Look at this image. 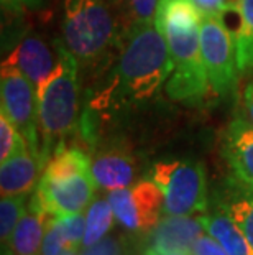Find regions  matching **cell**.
Instances as JSON below:
<instances>
[{
    "label": "cell",
    "mask_w": 253,
    "mask_h": 255,
    "mask_svg": "<svg viewBox=\"0 0 253 255\" xmlns=\"http://www.w3.org/2000/svg\"><path fill=\"white\" fill-rule=\"evenodd\" d=\"M202 17L194 0H158L155 25L173 59V73L165 91L177 102L199 104L211 89L201 50Z\"/></svg>",
    "instance_id": "6da1fadb"
},
{
    "label": "cell",
    "mask_w": 253,
    "mask_h": 255,
    "mask_svg": "<svg viewBox=\"0 0 253 255\" xmlns=\"http://www.w3.org/2000/svg\"><path fill=\"white\" fill-rule=\"evenodd\" d=\"M173 59L163 33L153 23L130 25L112 73V91L125 104H148L166 88Z\"/></svg>",
    "instance_id": "7a4b0ae2"
},
{
    "label": "cell",
    "mask_w": 253,
    "mask_h": 255,
    "mask_svg": "<svg viewBox=\"0 0 253 255\" xmlns=\"http://www.w3.org/2000/svg\"><path fill=\"white\" fill-rule=\"evenodd\" d=\"M36 92L40 106V130L45 138L43 158L46 161L53 143H61L78 121L79 63L66 45L58 46L55 71Z\"/></svg>",
    "instance_id": "3957f363"
},
{
    "label": "cell",
    "mask_w": 253,
    "mask_h": 255,
    "mask_svg": "<svg viewBox=\"0 0 253 255\" xmlns=\"http://www.w3.org/2000/svg\"><path fill=\"white\" fill-rule=\"evenodd\" d=\"M63 35L79 68L99 64L117 38L109 0H64Z\"/></svg>",
    "instance_id": "277c9868"
},
{
    "label": "cell",
    "mask_w": 253,
    "mask_h": 255,
    "mask_svg": "<svg viewBox=\"0 0 253 255\" xmlns=\"http://www.w3.org/2000/svg\"><path fill=\"white\" fill-rule=\"evenodd\" d=\"M152 181L163 193L165 216H194L207 211L204 166L191 160H163L152 168Z\"/></svg>",
    "instance_id": "5b68a950"
},
{
    "label": "cell",
    "mask_w": 253,
    "mask_h": 255,
    "mask_svg": "<svg viewBox=\"0 0 253 255\" xmlns=\"http://www.w3.org/2000/svg\"><path fill=\"white\" fill-rule=\"evenodd\" d=\"M0 96H2V109L0 111L7 114L13 126L25 137L31 153L46 165L38 137L40 106L35 84L15 66L3 61Z\"/></svg>",
    "instance_id": "8992f818"
},
{
    "label": "cell",
    "mask_w": 253,
    "mask_h": 255,
    "mask_svg": "<svg viewBox=\"0 0 253 255\" xmlns=\"http://www.w3.org/2000/svg\"><path fill=\"white\" fill-rule=\"evenodd\" d=\"M201 50L209 84L215 96L232 94L239 81L235 40L222 15H204L201 21Z\"/></svg>",
    "instance_id": "52a82bcc"
},
{
    "label": "cell",
    "mask_w": 253,
    "mask_h": 255,
    "mask_svg": "<svg viewBox=\"0 0 253 255\" xmlns=\"http://www.w3.org/2000/svg\"><path fill=\"white\" fill-rule=\"evenodd\" d=\"M109 203L117 221L128 231L148 232L163 214V193L152 180L109 191Z\"/></svg>",
    "instance_id": "ba28073f"
},
{
    "label": "cell",
    "mask_w": 253,
    "mask_h": 255,
    "mask_svg": "<svg viewBox=\"0 0 253 255\" xmlns=\"http://www.w3.org/2000/svg\"><path fill=\"white\" fill-rule=\"evenodd\" d=\"M95 186L92 170L56 178L41 175L35 193L50 216H71L89 208Z\"/></svg>",
    "instance_id": "9c48e42d"
},
{
    "label": "cell",
    "mask_w": 253,
    "mask_h": 255,
    "mask_svg": "<svg viewBox=\"0 0 253 255\" xmlns=\"http://www.w3.org/2000/svg\"><path fill=\"white\" fill-rule=\"evenodd\" d=\"M201 234L204 227L199 218L165 216L147 232L145 252H189Z\"/></svg>",
    "instance_id": "30bf717a"
},
{
    "label": "cell",
    "mask_w": 253,
    "mask_h": 255,
    "mask_svg": "<svg viewBox=\"0 0 253 255\" xmlns=\"http://www.w3.org/2000/svg\"><path fill=\"white\" fill-rule=\"evenodd\" d=\"M222 155L232 175L253 188V126L245 117H237L225 128Z\"/></svg>",
    "instance_id": "8fae6325"
},
{
    "label": "cell",
    "mask_w": 253,
    "mask_h": 255,
    "mask_svg": "<svg viewBox=\"0 0 253 255\" xmlns=\"http://www.w3.org/2000/svg\"><path fill=\"white\" fill-rule=\"evenodd\" d=\"M5 63L12 64L18 71L23 73L38 91L46 83V79L50 78L51 73L55 71L58 55L55 58L53 50L41 38L26 36L7 56Z\"/></svg>",
    "instance_id": "7c38bea8"
},
{
    "label": "cell",
    "mask_w": 253,
    "mask_h": 255,
    "mask_svg": "<svg viewBox=\"0 0 253 255\" xmlns=\"http://www.w3.org/2000/svg\"><path fill=\"white\" fill-rule=\"evenodd\" d=\"M214 204L234 219L253 249V188L230 175L215 191Z\"/></svg>",
    "instance_id": "4fadbf2b"
},
{
    "label": "cell",
    "mask_w": 253,
    "mask_h": 255,
    "mask_svg": "<svg viewBox=\"0 0 253 255\" xmlns=\"http://www.w3.org/2000/svg\"><path fill=\"white\" fill-rule=\"evenodd\" d=\"M46 209L43 208L36 193L30 198L28 208L21 216L17 227L13 229L7 246L13 255H38L41 252L43 239H45L48 224Z\"/></svg>",
    "instance_id": "5bb4252c"
},
{
    "label": "cell",
    "mask_w": 253,
    "mask_h": 255,
    "mask_svg": "<svg viewBox=\"0 0 253 255\" xmlns=\"http://www.w3.org/2000/svg\"><path fill=\"white\" fill-rule=\"evenodd\" d=\"M45 170V163L36 158L31 151H23L2 161L0 165V193L5 196L30 194L38 186L40 173Z\"/></svg>",
    "instance_id": "9a60e30c"
},
{
    "label": "cell",
    "mask_w": 253,
    "mask_h": 255,
    "mask_svg": "<svg viewBox=\"0 0 253 255\" xmlns=\"http://www.w3.org/2000/svg\"><path fill=\"white\" fill-rule=\"evenodd\" d=\"M92 176L97 186L109 191L132 186L135 180V161L122 150H105L92 160Z\"/></svg>",
    "instance_id": "2e32d148"
},
{
    "label": "cell",
    "mask_w": 253,
    "mask_h": 255,
    "mask_svg": "<svg viewBox=\"0 0 253 255\" xmlns=\"http://www.w3.org/2000/svg\"><path fill=\"white\" fill-rule=\"evenodd\" d=\"M207 234H211L229 255H253V249L230 216L215 206L197 216Z\"/></svg>",
    "instance_id": "e0dca14e"
},
{
    "label": "cell",
    "mask_w": 253,
    "mask_h": 255,
    "mask_svg": "<svg viewBox=\"0 0 253 255\" xmlns=\"http://www.w3.org/2000/svg\"><path fill=\"white\" fill-rule=\"evenodd\" d=\"M239 26L234 35L237 66L240 74L253 71V0H240L239 8Z\"/></svg>",
    "instance_id": "ac0fdd59"
},
{
    "label": "cell",
    "mask_w": 253,
    "mask_h": 255,
    "mask_svg": "<svg viewBox=\"0 0 253 255\" xmlns=\"http://www.w3.org/2000/svg\"><path fill=\"white\" fill-rule=\"evenodd\" d=\"M115 219L117 218L109 199H94L87 208V214H85V232L83 249H87L102 241L107 236V232L114 227Z\"/></svg>",
    "instance_id": "d6986e66"
},
{
    "label": "cell",
    "mask_w": 253,
    "mask_h": 255,
    "mask_svg": "<svg viewBox=\"0 0 253 255\" xmlns=\"http://www.w3.org/2000/svg\"><path fill=\"white\" fill-rule=\"evenodd\" d=\"M30 194H20V196H5L0 201V239L2 244L8 242L13 229L17 227L21 216L25 214L30 203Z\"/></svg>",
    "instance_id": "ffe728a7"
},
{
    "label": "cell",
    "mask_w": 253,
    "mask_h": 255,
    "mask_svg": "<svg viewBox=\"0 0 253 255\" xmlns=\"http://www.w3.org/2000/svg\"><path fill=\"white\" fill-rule=\"evenodd\" d=\"M28 150L25 137L13 126L7 114L0 111V163Z\"/></svg>",
    "instance_id": "44dd1931"
},
{
    "label": "cell",
    "mask_w": 253,
    "mask_h": 255,
    "mask_svg": "<svg viewBox=\"0 0 253 255\" xmlns=\"http://www.w3.org/2000/svg\"><path fill=\"white\" fill-rule=\"evenodd\" d=\"M66 251H71V249H69L66 239L63 236L58 218L56 216H51L46 224V232H45V239H43L40 255H61Z\"/></svg>",
    "instance_id": "7402d4cb"
},
{
    "label": "cell",
    "mask_w": 253,
    "mask_h": 255,
    "mask_svg": "<svg viewBox=\"0 0 253 255\" xmlns=\"http://www.w3.org/2000/svg\"><path fill=\"white\" fill-rule=\"evenodd\" d=\"M127 8L130 12L132 23L130 25H140V23H153L156 8H158V0H125Z\"/></svg>",
    "instance_id": "603a6c76"
},
{
    "label": "cell",
    "mask_w": 253,
    "mask_h": 255,
    "mask_svg": "<svg viewBox=\"0 0 253 255\" xmlns=\"http://www.w3.org/2000/svg\"><path fill=\"white\" fill-rule=\"evenodd\" d=\"M201 8L202 15H222L227 12H237L240 0H194Z\"/></svg>",
    "instance_id": "cb8c5ba5"
},
{
    "label": "cell",
    "mask_w": 253,
    "mask_h": 255,
    "mask_svg": "<svg viewBox=\"0 0 253 255\" xmlns=\"http://www.w3.org/2000/svg\"><path fill=\"white\" fill-rule=\"evenodd\" d=\"M189 255H229L211 234H201L192 244Z\"/></svg>",
    "instance_id": "d4e9b609"
},
{
    "label": "cell",
    "mask_w": 253,
    "mask_h": 255,
    "mask_svg": "<svg viewBox=\"0 0 253 255\" xmlns=\"http://www.w3.org/2000/svg\"><path fill=\"white\" fill-rule=\"evenodd\" d=\"M120 242L114 237H104L97 244L84 249L81 255H120Z\"/></svg>",
    "instance_id": "484cf974"
},
{
    "label": "cell",
    "mask_w": 253,
    "mask_h": 255,
    "mask_svg": "<svg viewBox=\"0 0 253 255\" xmlns=\"http://www.w3.org/2000/svg\"><path fill=\"white\" fill-rule=\"evenodd\" d=\"M41 0H2V8L12 13H23L26 8L40 7Z\"/></svg>",
    "instance_id": "4316f807"
},
{
    "label": "cell",
    "mask_w": 253,
    "mask_h": 255,
    "mask_svg": "<svg viewBox=\"0 0 253 255\" xmlns=\"http://www.w3.org/2000/svg\"><path fill=\"white\" fill-rule=\"evenodd\" d=\"M244 111H245V119L253 126V79L247 84L244 91Z\"/></svg>",
    "instance_id": "83f0119b"
},
{
    "label": "cell",
    "mask_w": 253,
    "mask_h": 255,
    "mask_svg": "<svg viewBox=\"0 0 253 255\" xmlns=\"http://www.w3.org/2000/svg\"><path fill=\"white\" fill-rule=\"evenodd\" d=\"M143 255H189V252H143Z\"/></svg>",
    "instance_id": "f1b7e54d"
},
{
    "label": "cell",
    "mask_w": 253,
    "mask_h": 255,
    "mask_svg": "<svg viewBox=\"0 0 253 255\" xmlns=\"http://www.w3.org/2000/svg\"><path fill=\"white\" fill-rule=\"evenodd\" d=\"M61 255H81V251H66V252H63Z\"/></svg>",
    "instance_id": "f546056e"
},
{
    "label": "cell",
    "mask_w": 253,
    "mask_h": 255,
    "mask_svg": "<svg viewBox=\"0 0 253 255\" xmlns=\"http://www.w3.org/2000/svg\"><path fill=\"white\" fill-rule=\"evenodd\" d=\"M3 255H13V252L12 251H10V249H8V251H7V254H5V249H3ZM40 255V254H38Z\"/></svg>",
    "instance_id": "4dcf8cb0"
},
{
    "label": "cell",
    "mask_w": 253,
    "mask_h": 255,
    "mask_svg": "<svg viewBox=\"0 0 253 255\" xmlns=\"http://www.w3.org/2000/svg\"><path fill=\"white\" fill-rule=\"evenodd\" d=\"M112 2H122V0H112Z\"/></svg>",
    "instance_id": "1f68e13d"
}]
</instances>
